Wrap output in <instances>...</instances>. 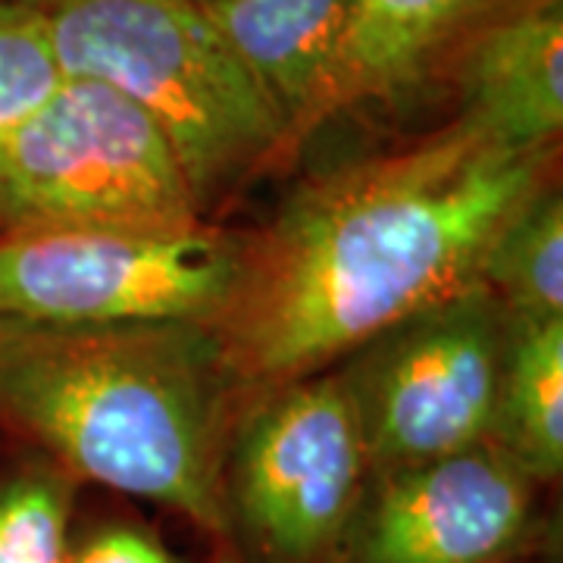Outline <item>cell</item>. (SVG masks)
<instances>
[{"label":"cell","instance_id":"6da1fadb","mask_svg":"<svg viewBox=\"0 0 563 563\" xmlns=\"http://www.w3.org/2000/svg\"><path fill=\"white\" fill-rule=\"evenodd\" d=\"M558 176L561 144L510 147L457 117L303 176L244 229L239 285L213 322L225 363L251 395L479 288L504 222Z\"/></svg>","mask_w":563,"mask_h":563},{"label":"cell","instance_id":"7a4b0ae2","mask_svg":"<svg viewBox=\"0 0 563 563\" xmlns=\"http://www.w3.org/2000/svg\"><path fill=\"white\" fill-rule=\"evenodd\" d=\"M244 401L210 325L0 322V439L81 485L161 504L217 548L222 463Z\"/></svg>","mask_w":563,"mask_h":563},{"label":"cell","instance_id":"3957f363","mask_svg":"<svg viewBox=\"0 0 563 563\" xmlns=\"http://www.w3.org/2000/svg\"><path fill=\"white\" fill-rule=\"evenodd\" d=\"M63 76L110 85L169 141L207 222L291 166L288 129L198 0H32Z\"/></svg>","mask_w":563,"mask_h":563},{"label":"cell","instance_id":"277c9868","mask_svg":"<svg viewBox=\"0 0 563 563\" xmlns=\"http://www.w3.org/2000/svg\"><path fill=\"white\" fill-rule=\"evenodd\" d=\"M369 476L335 366L251 391L222 463L225 542L242 563H339Z\"/></svg>","mask_w":563,"mask_h":563},{"label":"cell","instance_id":"5b68a950","mask_svg":"<svg viewBox=\"0 0 563 563\" xmlns=\"http://www.w3.org/2000/svg\"><path fill=\"white\" fill-rule=\"evenodd\" d=\"M207 222L163 132L110 85L63 76L0 157V235Z\"/></svg>","mask_w":563,"mask_h":563},{"label":"cell","instance_id":"8992f818","mask_svg":"<svg viewBox=\"0 0 563 563\" xmlns=\"http://www.w3.org/2000/svg\"><path fill=\"white\" fill-rule=\"evenodd\" d=\"M244 229H44L0 235V322L129 325L220 320L239 285Z\"/></svg>","mask_w":563,"mask_h":563},{"label":"cell","instance_id":"52a82bcc","mask_svg":"<svg viewBox=\"0 0 563 563\" xmlns=\"http://www.w3.org/2000/svg\"><path fill=\"white\" fill-rule=\"evenodd\" d=\"M507 325V310L479 285L404 317L335 363L369 473L488 442Z\"/></svg>","mask_w":563,"mask_h":563},{"label":"cell","instance_id":"ba28073f","mask_svg":"<svg viewBox=\"0 0 563 563\" xmlns=\"http://www.w3.org/2000/svg\"><path fill=\"white\" fill-rule=\"evenodd\" d=\"M544 485L492 442L369 473L339 563H510L542 542Z\"/></svg>","mask_w":563,"mask_h":563},{"label":"cell","instance_id":"9c48e42d","mask_svg":"<svg viewBox=\"0 0 563 563\" xmlns=\"http://www.w3.org/2000/svg\"><path fill=\"white\" fill-rule=\"evenodd\" d=\"M439 88L457 120L510 147H558L563 132V0H510L463 41Z\"/></svg>","mask_w":563,"mask_h":563},{"label":"cell","instance_id":"30bf717a","mask_svg":"<svg viewBox=\"0 0 563 563\" xmlns=\"http://www.w3.org/2000/svg\"><path fill=\"white\" fill-rule=\"evenodd\" d=\"M222 41L288 129L291 161L325 125L357 0H207Z\"/></svg>","mask_w":563,"mask_h":563},{"label":"cell","instance_id":"8fae6325","mask_svg":"<svg viewBox=\"0 0 563 563\" xmlns=\"http://www.w3.org/2000/svg\"><path fill=\"white\" fill-rule=\"evenodd\" d=\"M510 0H357L325 122L439 88L444 66Z\"/></svg>","mask_w":563,"mask_h":563},{"label":"cell","instance_id":"7c38bea8","mask_svg":"<svg viewBox=\"0 0 563 563\" xmlns=\"http://www.w3.org/2000/svg\"><path fill=\"white\" fill-rule=\"evenodd\" d=\"M488 442L544 488L561 479L563 317H510Z\"/></svg>","mask_w":563,"mask_h":563},{"label":"cell","instance_id":"4fadbf2b","mask_svg":"<svg viewBox=\"0 0 563 563\" xmlns=\"http://www.w3.org/2000/svg\"><path fill=\"white\" fill-rule=\"evenodd\" d=\"M483 288L510 317H563L561 176L504 222L485 254Z\"/></svg>","mask_w":563,"mask_h":563},{"label":"cell","instance_id":"5bb4252c","mask_svg":"<svg viewBox=\"0 0 563 563\" xmlns=\"http://www.w3.org/2000/svg\"><path fill=\"white\" fill-rule=\"evenodd\" d=\"M79 488L60 463L0 439V563H69Z\"/></svg>","mask_w":563,"mask_h":563},{"label":"cell","instance_id":"9a60e30c","mask_svg":"<svg viewBox=\"0 0 563 563\" xmlns=\"http://www.w3.org/2000/svg\"><path fill=\"white\" fill-rule=\"evenodd\" d=\"M60 81L63 69L38 7L0 0V157Z\"/></svg>","mask_w":563,"mask_h":563},{"label":"cell","instance_id":"2e32d148","mask_svg":"<svg viewBox=\"0 0 563 563\" xmlns=\"http://www.w3.org/2000/svg\"><path fill=\"white\" fill-rule=\"evenodd\" d=\"M69 563H181L163 539L135 520H103L73 536Z\"/></svg>","mask_w":563,"mask_h":563},{"label":"cell","instance_id":"e0dca14e","mask_svg":"<svg viewBox=\"0 0 563 563\" xmlns=\"http://www.w3.org/2000/svg\"><path fill=\"white\" fill-rule=\"evenodd\" d=\"M510 563H554L551 558H544V554H532V558H520V561H510Z\"/></svg>","mask_w":563,"mask_h":563},{"label":"cell","instance_id":"ac0fdd59","mask_svg":"<svg viewBox=\"0 0 563 563\" xmlns=\"http://www.w3.org/2000/svg\"><path fill=\"white\" fill-rule=\"evenodd\" d=\"M217 563H242V561H239V558H232L229 551H220V561Z\"/></svg>","mask_w":563,"mask_h":563},{"label":"cell","instance_id":"d6986e66","mask_svg":"<svg viewBox=\"0 0 563 563\" xmlns=\"http://www.w3.org/2000/svg\"><path fill=\"white\" fill-rule=\"evenodd\" d=\"M198 3H207V0H198Z\"/></svg>","mask_w":563,"mask_h":563}]
</instances>
